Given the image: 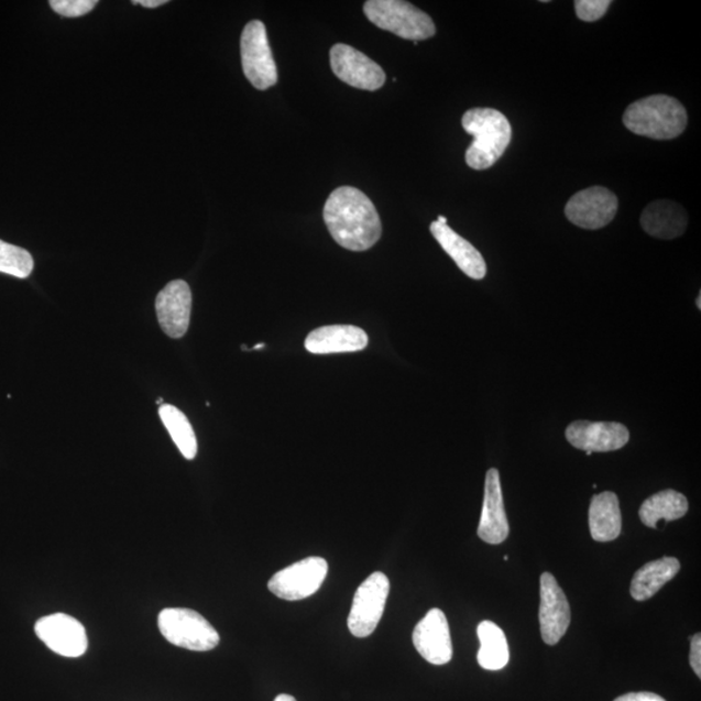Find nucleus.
<instances>
[{
  "instance_id": "nucleus-1",
  "label": "nucleus",
  "mask_w": 701,
  "mask_h": 701,
  "mask_svg": "<svg viewBox=\"0 0 701 701\" xmlns=\"http://www.w3.org/2000/svg\"><path fill=\"white\" fill-rule=\"evenodd\" d=\"M324 221L332 240L350 251H366L380 241L382 222L377 208L363 191L341 186L324 207Z\"/></svg>"
},
{
  "instance_id": "nucleus-2",
  "label": "nucleus",
  "mask_w": 701,
  "mask_h": 701,
  "mask_svg": "<svg viewBox=\"0 0 701 701\" xmlns=\"http://www.w3.org/2000/svg\"><path fill=\"white\" fill-rule=\"evenodd\" d=\"M462 128L473 135L465 162L469 168H491L507 151L512 140L510 120L494 108H472L462 116Z\"/></svg>"
},
{
  "instance_id": "nucleus-3",
  "label": "nucleus",
  "mask_w": 701,
  "mask_h": 701,
  "mask_svg": "<svg viewBox=\"0 0 701 701\" xmlns=\"http://www.w3.org/2000/svg\"><path fill=\"white\" fill-rule=\"evenodd\" d=\"M623 121L634 134L656 141H669L684 132L688 112L676 98L653 96L628 106Z\"/></svg>"
},
{
  "instance_id": "nucleus-4",
  "label": "nucleus",
  "mask_w": 701,
  "mask_h": 701,
  "mask_svg": "<svg viewBox=\"0 0 701 701\" xmlns=\"http://www.w3.org/2000/svg\"><path fill=\"white\" fill-rule=\"evenodd\" d=\"M364 13L372 24L403 40L425 41L437 33L428 13L403 0H368Z\"/></svg>"
},
{
  "instance_id": "nucleus-5",
  "label": "nucleus",
  "mask_w": 701,
  "mask_h": 701,
  "mask_svg": "<svg viewBox=\"0 0 701 701\" xmlns=\"http://www.w3.org/2000/svg\"><path fill=\"white\" fill-rule=\"evenodd\" d=\"M157 626L163 637L173 646L197 653H207L220 643L216 628L193 610L166 609L158 613Z\"/></svg>"
},
{
  "instance_id": "nucleus-6",
  "label": "nucleus",
  "mask_w": 701,
  "mask_h": 701,
  "mask_svg": "<svg viewBox=\"0 0 701 701\" xmlns=\"http://www.w3.org/2000/svg\"><path fill=\"white\" fill-rule=\"evenodd\" d=\"M241 57L243 74L255 89L266 90L278 83L277 65L262 21L252 20L244 26Z\"/></svg>"
},
{
  "instance_id": "nucleus-7",
  "label": "nucleus",
  "mask_w": 701,
  "mask_h": 701,
  "mask_svg": "<svg viewBox=\"0 0 701 701\" xmlns=\"http://www.w3.org/2000/svg\"><path fill=\"white\" fill-rule=\"evenodd\" d=\"M388 592L390 581L382 572L371 574L360 584L347 620L352 635L366 638L374 633L385 611Z\"/></svg>"
},
{
  "instance_id": "nucleus-8",
  "label": "nucleus",
  "mask_w": 701,
  "mask_h": 701,
  "mask_svg": "<svg viewBox=\"0 0 701 701\" xmlns=\"http://www.w3.org/2000/svg\"><path fill=\"white\" fill-rule=\"evenodd\" d=\"M328 561L322 558H307L280 570L269 582L272 594L296 602L307 599L320 590L328 576Z\"/></svg>"
},
{
  "instance_id": "nucleus-9",
  "label": "nucleus",
  "mask_w": 701,
  "mask_h": 701,
  "mask_svg": "<svg viewBox=\"0 0 701 701\" xmlns=\"http://www.w3.org/2000/svg\"><path fill=\"white\" fill-rule=\"evenodd\" d=\"M330 65L335 75L352 88L375 91L386 83V74L381 65L343 43L331 47Z\"/></svg>"
},
{
  "instance_id": "nucleus-10",
  "label": "nucleus",
  "mask_w": 701,
  "mask_h": 701,
  "mask_svg": "<svg viewBox=\"0 0 701 701\" xmlns=\"http://www.w3.org/2000/svg\"><path fill=\"white\" fill-rule=\"evenodd\" d=\"M617 209L616 195L603 186H594L569 199L566 216L578 228L596 230L609 226Z\"/></svg>"
},
{
  "instance_id": "nucleus-11",
  "label": "nucleus",
  "mask_w": 701,
  "mask_h": 701,
  "mask_svg": "<svg viewBox=\"0 0 701 701\" xmlns=\"http://www.w3.org/2000/svg\"><path fill=\"white\" fill-rule=\"evenodd\" d=\"M35 634L53 650L64 657H79L89 647L88 634L75 617L55 613L37 621Z\"/></svg>"
},
{
  "instance_id": "nucleus-12",
  "label": "nucleus",
  "mask_w": 701,
  "mask_h": 701,
  "mask_svg": "<svg viewBox=\"0 0 701 701\" xmlns=\"http://www.w3.org/2000/svg\"><path fill=\"white\" fill-rule=\"evenodd\" d=\"M570 605L558 581L551 573L540 577L539 624L546 645L555 646L568 632Z\"/></svg>"
},
{
  "instance_id": "nucleus-13",
  "label": "nucleus",
  "mask_w": 701,
  "mask_h": 701,
  "mask_svg": "<svg viewBox=\"0 0 701 701\" xmlns=\"http://www.w3.org/2000/svg\"><path fill=\"white\" fill-rule=\"evenodd\" d=\"M158 325L166 336L183 338L190 327L193 295L184 280L169 282L156 298Z\"/></svg>"
},
{
  "instance_id": "nucleus-14",
  "label": "nucleus",
  "mask_w": 701,
  "mask_h": 701,
  "mask_svg": "<svg viewBox=\"0 0 701 701\" xmlns=\"http://www.w3.org/2000/svg\"><path fill=\"white\" fill-rule=\"evenodd\" d=\"M567 440L578 450L587 451L588 457L592 452L617 451L627 445L631 439L625 425L620 423H591L574 421L566 431Z\"/></svg>"
},
{
  "instance_id": "nucleus-15",
  "label": "nucleus",
  "mask_w": 701,
  "mask_h": 701,
  "mask_svg": "<svg viewBox=\"0 0 701 701\" xmlns=\"http://www.w3.org/2000/svg\"><path fill=\"white\" fill-rule=\"evenodd\" d=\"M414 645L424 659L432 665H445L453 655L450 625L446 614L434 609L417 624Z\"/></svg>"
},
{
  "instance_id": "nucleus-16",
  "label": "nucleus",
  "mask_w": 701,
  "mask_h": 701,
  "mask_svg": "<svg viewBox=\"0 0 701 701\" xmlns=\"http://www.w3.org/2000/svg\"><path fill=\"white\" fill-rule=\"evenodd\" d=\"M479 537L489 545H501L510 536V524L505 513L501 474L493 468L486 474L485 497L479 525Z\"/></svg>"
},
{
  "instance_id": "nucleus-17",
  "label": "nucleus",
  "mask_w": 701,
  "mask_h": 701,
  "mask_svg": "<svg viewBox=\"0 0 701 701\" xmlns=\"http://www.w3.org/2000/svg\"><path fill=\"white\" fill-rule=\"evenodd\" d=\"M370 342L366 332L352 325H329L310 331L306 350L315 355L363 351Z\"/></svg>"
},
{
  "instance_id": "nucleus-18",
  "label": "nucleus",
  "mask_w": 701,
  "mask_h": 701,
  "mask_svg": "<svg viewBox=\"0 0 701 701\" xmlns=\"http://www.w3.org/2000/svg\"><path fill=\"white\" fill-rule=\"evenodd\" d=\"M430 231L447 255L459 266L462 273L473 280H483L488 273V265L481 252L453 231L447 223L431 222Z\"/></svg>"
},
{
  "instance_id": "nucleus-19",
  "label": "nucleus",
  "mask_w": 701,
  "mask_h": 701,
  "mask_svg": "<svg viewBox=\"0 0 701 701\" xmlns=\"http://www.w3.org/2000/svg\"><path fill=\"white\" fill-rule=\"evenodd\" d=\"M689 217L682 206L670 200H656L640 217V226L650 237L675 240L688 229Z\"/></svg>"
},
{
  "instance_id": "nucleus-20",
  "label": "nucleus",
  "mask_w": 701,
  "mask_h": 701,
  "mask_svg": "<svg viewBox=\"0 0 701 701\" xmlns=\"http://www.w3.org/2000/svg\"><path fill=\"white\" fill-rule=\"evenodd\" d=\"M589 524L591 537L596 541H612L620 537L623 517L616 494L605 491L592 497Z\"/></svg>"
},
{
  "instance_id": "nucleus-21",
  "label": "nucleus",
  "mask_w": 701,
  "mask_h": 701,
  "mask_svg": "<svg viewBox=\"0 0 701 701\" xmlns=\"http://www.w3.org/2000/svg\"><path fill=\"white\" fill-rule=\"evenodd\" d=\"M681 563L676 558H662L646 563L634 574L631 594L637 602L653 598L678 574Z\"/></svg>"
},
{
  "instance_id": "nucleus-22",
  "label": "nucleus",
  "mask_w": 701,
  "mask_h": 701,
  "mask_svg": "<svg viewBox=\"0 0 701 701\" xmlns=\"http://www.w3.org/2000/svg\"><path fill=\"white\" fill-rule=\"evenodd\" d=\"M689 511L688 499L676 490H664L647 499L639 510L640 522L656 529L659 522H676Z\"/></svg>"
},
{
  "instance_id": "nucleus-23",
  "label": "nucleus",
  "mask_w": 701,
  "mask_h": 701,
  "mask_svg": "<svg viewBox=\"0 0 701 701\" xmlns=\"http://www.w3.org/2000/svg\"><path fill=\"white\" fill-rule=\"evenodd\" d=\"M481 647L477 660L483 669L501 670L510 661L507 638L501 627L491 621H482L477 627Z\"/></svg>"
},
{
  "instance_id": "nucleus-24",
  "label": "nucleus",
  "mask_w": 701,
  "mask_h": 701,
  "mask_svg": "<svg viewBox=\"0 0 701 701\" xmlns=\"http://www.w3.org/2000/svg\"><path fill=\"white\" fill-rule=\"evenodd\" d=\"M158 416H161L166 430L183 457L187 460H194L198 453L197 437H195L193 426L184 412L172 404H163L158 409Z\"/></svg>"
},
{
  "instance_id": "nucleus-25",
  "label": "nucleus",
  "mask_w": 701,
  "mask_h": 701,
  "mask_svg": "<svg viewBox=\"0 0 701 701\" xmlns=\"http://www.w3.org/2000/svg\"><path fill=\"white\" fill-rule=\"evenodd\" d=\"M34 269L33 258L18 245L0 241V273L12 277L26 278Z\"/></svg>"
},
{
  "instance_id": "nucleus-26",
  "label": "nucleus",
  "mask_w": 701,
  "mask_h": 701,
  "mask_svg": "<svg viewBox=\"0 0 701 701\" xmlns=\"http://www.w3.org/2000/svg\"><path fill=\"white\" fill-rule=\"evenodd\" d=\"M611 4V0H576L574 10L578 19L594 23L604 17Z\"/></svg>"
},
{
  "instance_id": "nucleus-27",
  "label": "nucleus",
  "mask_w": 701,
  "mask_h": 701,
  "mask_svg": "<svg viewBox=\"0 0 701 701\" xmlns=\"http://www.w3.org/2000/svg\"><path fill=\"white\" fill-rule=\"evenodd\" d=\"M97 0H52V9L64 18H79L92 11Z\"/></svg>"
},
{
  "instance_id": "nucleus-28",
  "label": "nucleus",
  "mask_w": 701,
  "mask_h": 701,
  "mask_svg": "<svg viewBox=\"0 0 701 701\" xmlns=\"http://www.w3.org/2000/svg\"><path fill=\"white\" fill-rule=\"evenodd\" d=\"M690 664L695 675L701 678V635L695 634L691 639Z\"/></svg>"
},
{
  "instance_id": "nucleus-29",
  "label": "nucleus",
  "mask_w": 701,
  "mask_h": 701,
  "mask_svg": "<svg viewBox=\"0 0 701 701\" xmlns=\"http://www.w3.org/2000/svg\"><path fill=\"white\" fill-rule=\"evenodd\" d=\"M614 701H667L653 692H631L617 698Z\"/></svg>"
},
{
  "instance_id": "nucleus-30",
  "label": "nucleus",
  "mask_w": 701,
  "mask_h": 701,
  "mask_svg": "<svg viewBox=\"0 0 701 701\" xmlns=\"http://www.w3.org/2000/svg\"><path fill=\"white\" fill-rule=\"evenodd\" d=\"M133 4H140L142 7H146V9H156V7H161L166 2V0H139V2H136V0H134V2H132Z\"/></svg>"
},
{
  "instance_id": "nucleus-31",
  "label": "nucleus",
  "mask_w": 701,
  "mask_h": 701,
  "mask_svg": "<svg viewBox=\"0 0 701 701\" xmlns=\"http://www.w3.org/2000/svg\"><path fill=\"white\" fill-rule=\"evenodd\" d=\"M274 701H296V699L287 693H281Z\"/></svg>"
},
{
  "instance_id": "nucleus-32",
  "label": "nucleus",
  "mask_w": 701,
  "mask_h": 701,
  "mask_svg": "<svg viewBox=\"0 0 701 701\" xmlns=\"http://www.w3.org/2000/svg\"><path fill=\"white\" fill-rule=\"evenodd\" d=\"M437 221L440 222V223H447L448 222L447 217H445V216H439Z\"/></svg>"
},
{
  "instance_id": "nucleus-33",
  "label": "nucleus",
  "mask_w": 701,
  "mask_h": 701,
  "mask_svg": "<svg viewBox=\"0 0 701 701\" xmlns=\"http://www.w3.org/2000/svg\"><path fill=\"white\" fill-rule=\"evenodd\" d=\"M264 347H265V344H264V343H260V344H256V346L254 347V349H252V350H260V349H264Z\"/></svg>"
},
{
  "instance_id": "nucleus-34",
  "label": "nucleus",
  "mask_w": 701,
  "mask_h": 701,
  "mask_svg": "<svg viewBox=\"0 0 701 701\" xmlns=\"http://www.w3.org/2000/svg\"><path fill=\"white\" fill-rule=\"evenodd\" d=\"M156 403L158 404V406H163V404H164L163 397H158Z\"/></svg>"
},
{
  "instance_id": "nucleus-35",
  "label": "nucleus",
  "mask_w": 701,
  "mask_h": 701,
  "mask_svg": "<svg viewBox=\"0 0 701 701\" xmlns=\"http://www.w3.org/2000/svg\"><path fill=\"white\" fill-rule=\"evenodd\" d=\"M700 302H701V295L699 294L698 295V300H697V305H698L699 310L701 309Z\"/></svg>"
}]
</instances>
